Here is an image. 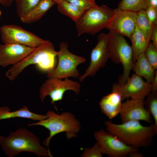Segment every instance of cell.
I'll return each mask as SVG.
<instances>
[{"label":"cell","mask_w":157,"mask_h":157,"mask_svg":"<svg viewBox=\"0 0 157 157\" xmlns=\"http://www.w3.org/2000/svg\"><path fill=\"white\" fill-rule=\"evenodd\" d=\"M0 145L9 157H14L22 152L32 153L39 157H53L49 149L41 145L39 138L24 128L11 132L7 136L0 135Z\"/></svg>","instance_id":"6da1fadb"},{"label":"cell","mask_w":157,"mask_h":157,"mask_svg":"<svg viewBox=\"0 0 157 157\" xmlns=\"http://www.w3.org/2000/svg\"><path fill=\"white\" fill-rule=\"evenodd\" d=\"M104 124L107 131L116 135L126 144L138 149L149 147L157 133L154 124L145 126L139 121H129L117 124L107 120Z\"/></svg>","instance_id":"7a4b0ae2"},{"label":"cell","mask_w":157,"mask_h":157,"mask_svg":"<svg viewBox=\"0 0 157 157\" xmlns=\"http://www.w3.org/2000/svg\"><path fill=\"white\" fill-rule=\"evenodd\" d=\"M47 118L37 122L29 124L28 126H40L48 129L49 135L43 142V144L49 148L51 138L55 135L63 132H65L68 140L76 137L81 129L80 122L74 115L68 112H63L59 115L52 110L48 111Z\"/></svg>","instance_id":"3957f363"},{"label":"cell","mask_w":157,"mask_h":157,"mask_svg":"<svg viewBox=\"0 0 157 157\" xmlns=\"http://www.w3.org/2000/svg\"><path fill=\"white\" fill-rule=\"evenodd\" d=\"M57 53L53 44L49 41L35 48L22 60L9 69L5 75L10 81H13L25 68L32 64H36L41 70L47 72L54 68Z\"/></svg>","instance_id":"277c9868"},{"label":"cell","mask_w":157,"mask_h":157,"mask_svg":"<svg viewBox=\"0 0 157 157\" xmlns=\"http://www.w3.org/2000/svg\"><path fill=\"white\" fill-rule=\"evenodd\" d=\"M109 33L107 47L109 58L116 64H122L123 73L119 77L118 83L123 85L129 77L135 63L133 49L124 36L112 31Z\"/></svg>","instance_id":"5b68a950"},{"label":"cell","mask_w":157,"mask_h":157,"mask_svg":"<svg viewBox=\"0 0 157 157\" xmlns=\"http://www.w3.org/2000/svg\"><path fill=\"white\" fill-rule=\"evenodd\" d=\"M114 14V9L104 4L86 10L75 23L78 35L84 33L94 35L106 28Z\"/></svg>","instance_id":"8992f818"},{"label":"cell","mask_w":157,"mask_h":157,"mask_svg":"<svg viewBox=\"0 0 157 157\" xmlns=\"http://www.w3.org/2000/svg\"><path fill=\"white\" fill-rule=\"evenodd\" d=\"M59 47L60 50L57 53L58 59L57 66L47 72V77L61 79L70 77H78L80 73L77 67L80 64L85 63V58L70 52L66 42H61Z\"/></svg>","instance_id":"52a82bcc"},{"label":"cell","mask_w":157,"mask_h":157,"mask_svg":"<svg viewBox=\"0 0 157 157\" xmlns=\"http://www.w3.org/2000/svg\"><path fill=\"white\" fill-rule=\"evenodd\" d=\"M0 32L1 40L5 44H17L36 48L49 41L44 40L22 27L13 24L3 25L0 28Z\"/></svg>","instance_id":"ba28073f"},{"label":"cell","mask_w":157,"mask_h":157,"mask_svg":"<svg viewBox=\"0 0 157 157\" xmlns=\"http://www.w3.org/2000/svg\"><path fill=\"white\" fill-rule=\"evenodd\" d=\"M48 78L40 89L39 97L42 103L46 97L49 95L51 99V104L54 105L55 102L63 99L64 93L68 90L79 94L81 85L78 82L70 80L68 78L64 80L54 77Z\"/></svg>","instance_id":"9c48e42d"},{"label":"cell","mask_w":157,"mask_h":157,"mask_svg":"<svg viewBox=\"0 0 157 157\" xmlns=\"http://www.w3.org/2000/svg\"><path fill=\"white\" fill-rule=\"evenodd\" d=\"M94 136L103 154L109 157H126L131 152L138 150L126 144L116 135L103 129L95 131Z\"/></svg>","instance_id":"30bf717a"},{"label":"cell","mask_w":157,"mask_h":157,"mask_svg":"<svg viewBox=\"0 0 157 157\" xmlns=\"http://www.w3.org/2000/svg\"><path fill=\"white\" fill-rule=\"evenodd\" d=\"M151 83L144 81L142 77L134 73L129 78L125 83L120 85L114 83L112 85V91L118 93L122 100L131 99H144L151 92Z\"/></svg>","instance_id":"8fae6325"},{"label":"cell","mask_w":157,"mask_h":157,"mask_svg":"<svg viewBox=\"0 0 157 157\" xmlns=\"http://www.w3.org/2000/svg\"><path fill=\"white\" fill-rule=\"evenodd\" d=\"M109 34L101 33L97 38L98 42L92 50L90 65L85 73L79 77L82 82L88 76H94L100 68L104 67L109 58L107 43Z\"/></svg>","instance_id":"7c38bea8"},{"label":"cell","mask_w":157,"mask_h":157,"mask_svg":"<svg viewBox=\"0 0 157 157\" xmlns=\"http://www.w3.org/2000/svg\"><path fill=\"white\" fill-rule=\"evenodd\" d=\"M113 19L106 29L129 38L136 26L137 12L115 9Z\"/></svg>","instance_id":"4fadbf2b"},{"label":"cell","mask_w":157,"mask_h":157,"mask_svg":"<svg viewBox=\"0 0 157 157\" xmlns=\"http://www.w3.org/2000/svg\"><path fill=\"white\" fill-rule=\"evenodd\" d=\"M144 99H127L122 103L119 113L122 123L131 120L152 122L151 115L145 108Z\"/></svg>","instance_id":"5bb4252c"},{"label":"cell","mask_w":157,"mask_h":157,"mask_svg":"<svg viewBox=\"0 0 157 157\" xmlns=\"http://www.w3.org/2000/svg\"><path fill=\"white\" fill-rule=\"evenodd\" d=\"M35 48L15 44H0V66L6 67L18 63Z\"/></svg>","instance_id":"9a60e30c"},{"label":"cell","mask_w":157,"mask_h":157,"mask_svg":"<svg viewBox=\"0 0 157 157\" xmlns=\"http://www.w3.org/2000/svg\"><path fill=\"white\" fill-rule=\"evenodd\" d=\"M122 98L116 92H112L104 97L99 105L102 112L112 119L119 114L122 108Z\"/></svg>","instance_id":"2e32d148"},{"label":"cell","mask_w":157,"mask_h":157,"mask_svg":"<svg viewBox=\"0 0 157 157\" xmlns=\"http://www.w3.org/2000/svg\"><path fill=\"white\" fill-rule=\"evenodd\" d=\"M47 117L46 115H40L31 111L26 106L14 111H11L8 106L0 107V120L16 117L29 119L38 122L44 120Z\"/></svg>","instance_id":"e0dca14e"},{"label":"cell","mask_w":157,"mask_h":157,"mask_svg":"<svg viewBox=\"0 0 157 157\" xmlns=\"http://www.w3.org/2000/svg\"><path fill=\"white\" fill-rule=\"evenodd\" d=\"M132 69L135 73L143 77L147 82L150 83L153 81L156 70L148 61L144 53L137 57Z\"/></svg>","instance_id":"ac0fdd59"},{"label":"cell","mask_w":157,"mask_h":157,"mask_svg":"<svg viewBox=\"0 0 157 157\" xmlns=\"http://www.w3.org/2000/svg\"><path fill=\"white\" fill-rule=\"evenodd\" d=\"M53 0H42L33 10L20 18L26 24L34 22L41 18L55 4Z\"/></svg>","instance_id":"d6986e66"},{"label":"cell","mask_w":157,"mask_h":157,"mask_svg":"<svg viewBox=\"0 0 157 157\" xmlns=\"http://www.w3.org/2000/svg\"><path fill=\"white\" fill-rule=\"evenodd\" d=\"M129 39L132 43L131 47L135 63L138 56L144 52L150 41L136 26Z\"/></svg>","instance_id":"ffe728a7"},{"label":"cell","mask_w":157,"mask_h":157,"mask_svg":"<svg viewBox=\"0 0 157 157\" xmlns=\"http://www.w3.org/2000/svg\"><path fill=\"white\" fill-rule=\"evenodd\" d=\"M56 4L58 11L62 14L70 18L75 23L85 11L66 0H63Z\"/></svg>","instance_id":"44dd1931"},{"label":"cell","mask_w":157,"mask_h":157,"mask_svg":"<svg viewBox=\"0 0 157 157\" xmlns=\"http://www.w3.org/2000/svg\"><path fill=\"white\" fill-rule=\"evenodd\" d=\"M136 23V26L144 34L147 39L150 41L154 26L150 25L145 10L137 12Z\"/></svg>","instance_id":"7402d4cb"},{"label":"cell","mask_w":157,"mask_h":157,"mask_svg":"<svg viewBox=\"0 0 157 157\" xmlns=\"http://www.w3.org/2000/svg\"><path fill=\"white\" fill-rule=\"evenodd\" d=\"M144 100V106L149 111L154 121L155 129L157 131V91H151Z\"/></svg>","instance_id":"603a6c76"},{"label":"cell","mask_w":157,"mask_h":157,"mask_svg":"<svg viewBox=\"0 0 157 157\" xmlns=\"http://www.w3.org/2000/svg\"><path fill=\"white\" fill-rule=\"evenodd\" d=\"M147 0H122L118 5V8L124 10L138 12L145 10Z\"/></svg>","instance_id":"cb8c5ba5"},{"label":"cell","mask_w":157,"mask_h":157,"mask_svg":"<svg viewBox=\"0 0 157 157\" xmlns=\"http://www.w3.org/2000/svg\"><path fill=\"white\" fill-rule=\"evenodd\" d=\"M17 16L20 18L34 9L42 0H15Z\"/></svg>","instance_id":"d4e9b609"},{"label":"cell","mask_w":157,"mask_h":157,"mask_svg":"<svg viewBox=\"0 0 157 157\" xmlns=\"http://www.w3.org/2000/svg\"><path fill=\"white\" fill-rule=\"evenodd\" d=\"M145 56L151 65L156 70L157 69V48L152 42L149 43L144 52Z\"/></svg>","instance_id":"484cf974"},{"label":"cell","mask_w":157,"mask_h":157,"mask_svg":"<svg viewBox=\"0 0 157 157\" xmlns=\"http://www.w3.org/2000/svg\"><path fill=\"white\" fill-rule=\"evenodd\" d=\"M81 8L86 11L98 6L95 0H66Z\"/></svg>","instance_id":"4316f807"},{"label":"cell","mask_w":157,"mask_h":157,"mask_svg":"<svg viewBox=\"0 0 157 157\" xmlns=\"http://www.w3.org/2000/svg\"><path fill=\"white\" fill-rule=\"evenodd\" d=\"M103 154L99 145L96 142L92 148H87L81 156L83 157H102Z\"/></svg>","instance_id":"83f0119b"},{"label":"cell","mask_w":157,"mask_h":157,"mask_svg":"<svg viewBox=\"0 0 157 157\" xmlns=\"http://www.w3.org/2000/svg\"><path fill=\"white\" fill-rule=\"evenodd\" d=\"M145 10L150 25L153 26L157 25V9L147 7Z\"/></svg>","instance_id":"f1b7e54d"},{"label":"cell","mask_w":157,"mask_h":157,"mask_svg":"<svg viewBox=\"0 0 157 157\" xmlns=\"http://www.w3.org/2000/svg\"><path fill=\"white\" fill-rule=\"evenodd\" d=\"M154 45L157 48V25L154 26L151 35V40Z\"/></svg>","instance_id":"f546056e"},{"label":"cell","mask_w":157,"mask_h":157,"mask_svg":"<svg viewBox=\"0 0 157 157\" xmlns=\"http://www.w3.org/2000/svg\"><path fill=\"white\" fill-rule=\"evenodd\" d=\"M146 5L147 7H149L157 9V0H147Z\"/></svg>","instance_id":"4dcf8cb0"},{"label":"cell","mask_w":157,"mask_h":157,"mask_svg":"<svg viewBox=\"0 0 157 157\" xmlns=\"http://www.w3.org/2000/svg\"><path fill=\"white\" fill-rule=\"evenodd\" d=\"M151 91H157V71L156 70L154 79L151 83Z\"/></svg>","instance_id":"1f68e13d"},{"label":"cell","mask_w":157,"mask_h":157,"mask_svg":"<svg viewBox=\"0 0 157 157\" xmlns=\"http://www.w3.org/2000/svg\"><path fill=\"white\" fill-rule=\"evenodd\" d=\"M138 150L132 151L130 153L128 156L130 157H143V155L141 153L138 152Z\"/></svg>","instance_id":"d6a6232c"},{"label":"cell","mask_w":157,"mask_h":157,"mask_svg":"<svg viewBox=\"0 0 157 157\" xmlns=\"http://www.w3.org/2000/svg\"><path fill=\"white\" fill-rule=\"evenodd\" d=\"M15 0H0V3L5 6H10Z\"/></svg>","instance_id":"836d02e7"},{"label":"cell","mask_w":157,"mask_h":157,"mask_svg":"<svg viewBox=\"0 0 157 157\" xmlns=\"http://www.w3.org/2000/svg\"><path fill=\"white\" fill-rule=\"evenodd\" d=\"M56 3H57L63 0H53Z\"/></svg>","instance_id":"e575fe53"},{"label":"cell","mask_w":157,"mask_h":157,"mask_svg":"<svg viewBox=\"0 0 157 157\" xmlns=\"http://www.w3.org/2000/svg\"><path fill=\"white\" fill-rule=\"evenodd\" d=\"M1 9H0V17H1Z\"/></svg>","instance_id":"d590c367"},{"label":"cell","mask_w":157,"mask_h":157,"mask_svg":"<svg viewBox=\"0 0 157 157\" xmlns=\"http://www.w3.org/2000/svg\"></svg>","instance_id":"8d00e7d4"}]
</instances>
